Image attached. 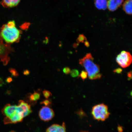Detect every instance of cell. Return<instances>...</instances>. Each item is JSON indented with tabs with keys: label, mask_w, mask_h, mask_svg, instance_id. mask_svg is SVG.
Masks as SVG:
<instances>
[{
	"label": "cell",
	"mask_w": 132,
	"mask_h": 132,
	"mask_svg": "<svg viewBox=\"0 0 132 132\" xmlns=\"http://www.w3.org/2000/svg\"><path fill=\"white\" fill-rule=\"evenodd\" d=\"M79 63L85 68L90 80H96L101 78L102 75L100 73V66L94 62L91 54L87 53L85 57L79 59Z\"/></svg>",
	"instance_id": "6da1fadb"
},
{
	"label": "cell",
	"mask_w": 132,
	"mask_h": 132,
	"mask_svg": "<svg viewBox=\"0 0 132 132\" xmlns=\"http://www.w3.org/2000/svg\"><path fill=\"white\" fill-rule=\"evenodd\" d=\"M22 31L15 27L10 28L6 24L4 25L1 28L0 36L7 43L19 42L21 38Z\"/></svg>",
	"instance_id": "7a4b0ae2"
},
{
	"label": "cell",
	"mask_w": 132,
	"mask_h": 132,
	"mask_svg": "<svg viewBox=\"0 0 132 132\" xmlns=\"http://www.w3.org/2000/svg\"><path fill=\"white\" fill-rule=\"evenodd\" d=\"M92 113L95 120L102 121L107 119L110 114L108 107L103 104H99L94 106Z\"/></svg>",
	"instance_id": "3957f363"
},
{
	"label": "cell",
	"mask_w": 132,
	"mask_h": 132,
	"mask_svg": "<svg viewBox=\"0 0 132 132\" xmlns=\"http://www.w3.org/2000/svg\"><path fill=\"white\" fill-rule=\"evenodd\" d=\"M132 59L131 55L129 52L123 51L117 56L116 60L119 65L124 68L131 65Z\"/></svg>",
	"instance_id": "277c9868"
},
{
	"label": "cell",
	"mask_w": 132,
	"mask_h": 132,
	"mask_svg": "<svg viewBox=\"0 0 132 132\" xmlns=\"http://www.w3.org/2000/svg\"><path fill=\"white\" fill-rule=\"evenodd\" d=\"M39 115L41 120L44 121H48L52 119L54 117L53 110L48 106L42 107L39 112Z\"/></svg>",
	"instance_id": "5b68a950"
},
{
	"label": "cell",
	"mask_w": 132,
	"mask_h": 132,
	"mask_svg": "<svg viewBox=\"0 0 132 132\" xmlns=\"http://www.w3.org/2000/svg\"><path fill=\"white\" fill-rule=\"evenodd\" d=\"M18 109L24 118L27 116L32 112L30 105L22 100L19 101Z\"/></svg>",
	"instance_id": "8992f818"
},
{
	"label": "cell",
	"mask_w": 132,
	"mask_h": 132,
	"mask_svg": "<svg viewBox=\"0 0 132 132\" xmlns=\"http://www.w3.org/2000/svg\"><path fill=\"white\" fill-rule=\"evenodd\" d=\"M18 111L17 105H12L9 104L5 105L2 110V113L5 116V118H9Z\"/></svg>",
	"instance_id": "52a82bcc"
},
{
	"label": "cell",
	"mask_w": 132,
	"mask_h": 132,
	"mask_svg": "<svg viewBox=\"0 0 132 132\" xmlns=\"http://www.w3.org/2000/svg\"><path fill=\"white\" fill-rule=\"evenodd\" d=\"M123 1L124 0H108L107 7L110 11H115L121 5Z\"/></svg>",
	"instance_id": "ba28073f"
},
{
	"label": "cell",
	"mask_w": 132,
	"mask_h": 132,
	"mask_svg": "<svg viewBox=\"0 0 132 132\" xmlns=\"http://www.w3.org/2000/svg\"><path fill=\"white\" fill-rule=\"evenodd\" d=\"M46 132H66L65 123L63 122L62 125H53L47 129Z\"/></svg>",
	"instance_id": "9c48e42d"
},
{
	"label": "cell",
	"mask_w": 132,
	"mask_h": 132,
	"mask_svg": "<svg viewBox=\"0 0 132 132\" xmlns=\"http://www.w3.org/2000/svg\"><path fill=\"white\" fill-rule=\"evenodd\" d=\"M132 0H126L123 5L124 11L127 14L131 15L132 14Z\"/></svg>",
	"instance_id": "30bf717a"
},
{
	"label": "cell",
	"mask_w": 132,
	"mask_h": 132,
	"mask_svg": "<svg viewBox=\"0 0 132 132\" xmlns=\"http://www.w3.org/2000/svg\"><path fill=\"white\" fill-rule=\"evenodd\" d=\"M95 7L98 10H105L107 8V0H95Z\"/></svg>",
	"instance_id": "8fae6325"
},
{
	"label": "cell",
	"mask_w": 132,
	"mask_h": 132,
	"mask_svg": "<svg viewBox=\"0 0 132 132\" xmlns=\"http://www.w3.org/2000/svg\"><path fill=\"white\" fill-rule=\"evenodd\" d=\"M2 4L4 7H12L14 6V0H2Z\"/></svg>",
	"instance_id": "7c38bea8"
},
{
	"label": "cell",
	"mask_w": 132,
	"mask_h": 132,
	"mask_svg": "<svg viewBox=\"0 0 132 132\" xmlns=\"http://www.w3.org/2000/svg\"><path fill=\"white\" fill-rule=\"evenodd\" d=\"M86 40H87V38L85 36L84 34H81L79 35L76 41L77 44H79L80 43H84L85 41Z\"/></svg>",
	"instance_id": "4fadbf2b"
},
{
	"label": "cell",
	"mask_w": 132,
	"mask_h": 132,
	"mask_svg": "<svg viewBox=\"0 0 132 132\" xmlns=\"http://www.w3.org/2000/svg\"><path fill=\"white\" fill-rule=\"evenodd\" d=\"M9 71L12 76L17 77L19 76V74L15 69L13 68H10Z\"/></svg>",
	"instance_id": "5bb4252c"
},
{
	"label": "cell",
	"mask_w": 132,
	"mask_h": 132,
	"mask_svg": "<svg viewBox=\"0 0 132 132\" xmlns=\"http://www.w3.org/2000/svg\"><path fill=\"white\" fill-rule=\"evenodd\" d=\"M30 23L25 22L20 26V28L24 30H27L28 29L29 26L30 25Z\"/></svg>",
	"instance_id": "9a60e30c"
},
{
	"label": "cell",
	"mask_w": 132,
	"mask_h": 132,
	"mask_svg": "<svg viewBox=\"0 0 132 132\" xmlns=\"http://www.w3.org/2000/svg\"><path fill=\"white\" fill-rule=\"evenodd\" d=\"M70 73L71 77L74 78L78 77L79 75V71L76 69H74L71 71Z\"/></svg>",
	"instance_id": "2e32d148"
},
{
	"label": "cell",
	"mask_w": 132,
	"mask_h": 132,
	"mask_svg": "<svg viewBox=\"0 0 132 132\" xmlns=\"http://www.w3.org/2000/svg\"><path fill=\"white\" fill-rule=\"evenodd\" d=\"M43 94L44 97L46 99H48L52 95V93L49 90H46L43 91Z\"/></svg>",
	"instance_id": "e0dca14e"
},
{
	"label": "cell",
	"mask_w": 132,
	"mask_h": 132,
	"mask_svg": "<svg viewBox=\"0 0 132 132\" xmlns=\"http://www.w3.org/2000/svg\"><path fill=\"white\" fill-rule=\"evenodd\" d=\"M87 75L88 74L86 71H82L80 75H79L78 77H80L82 80H84L87 78Z\"/></svg>",
	"instance_id": "ac0fdd59"
},
{
	"label": "cell",
	"mask_w": 132,
	"mask_h": 132,
	"mask_svg": "<svg viewBox=\"0 0 132 132\" xmlns=\"http://www.w3.org/2000/svg\"><path fill=\"white\" fill-rule=\"evenodd\" d=\"M40 103L46 106L49 107L52 105V102L48 99H46L41 102Z\"/></svg>",
	"instance_id": "d6986e66"
},
{
	"label": "cell",
	"mask_w": 132,
	"mask_h": 132,
	"mask_svg": "<svg viewBox=\"0 0 132 132\" xmlns=\"http://www.w3.org/2000/svg\"><path fill=\"white\" fill-rule=\"evenodd\" d=\"M7 27L10 28H12L15 26V22L14 21H8L6 24Z\"/></svg>",
	"instance_id": "ffe728a7"
},
{
	"label": "cell",
	"mask_w": 132,
	"mask_h": 132,
	"mask_svg": "<svg viewBox=\"0 0 132 132\" xmlns=\"http://www.w3.org/2000/svg\"><path fill=\"white\" fill-rule=\"evenodd\" d=\"M32 95L36 102L40 98V95L39 92L34 91V93L32 94Z\"/></svg>",
	"instance_id": "44dd1931"
},
{
	"label": "cell",
	"mask_w": 132,
	"mask_h": 132,
	"mask_svg": "<svg viewBox=\"0 0 132 132\" xmlns=\"http://www.w3.org/2000/svg\"><path fill=\"white\" fill-rule=\"evenodd\" d=\"M71 71L70 68L68 67H65L63 69V72L64 73L67 75L70 73Z\"/></svg>",
	"instance_id": "7402d4cb"
},
{
	"label": "cell",
	"mask_w": 132,
	"mask_h": 132,
	"mask_svg": "<svg viewBox=\"0 0 132 132\" xmlns=\"http://www.w3.org/2000/svg\"><path fill=\"white\" fill-rule=\"evenodd\" d=\"M122 69L118 68L115 69V70L113 71V72L115 73L120 74L122 73Z\"/></svg>",
	"instance_id": "603a6c76"
},
{
	"label": "cell",
	"mask_w": 132,
	"mask_h": 132,
	"mask_svg": "<svg viewBox=\"0 0 132 132\" xmlns=\"http://www.w3.org/2000/svg\"><path fill=\"white\" fill-rule=\"evenodd\" d=\"M30 73V71L28 70H25L23 71V74L25 76H28Z\"/></svg>",
	"instance_id": "cb8c5ba5"
},
{
	"label": "cell",
	"mask_w": 132,
	"mask_h": 132,
	"mask_svg": "<svg viewBox=\"0 0 132 132\" xmlns=\"http://www.w3.org/2000/svg\"><path fill=\"white\" fill-rule=\"evenodd\" d=\"M13 81V79L12 77H8L6 79V81L7 83H10L11 82H12Z\"/></svg>",
	"instance_id": "d4e9b609"
},
{
	"label": "cell",
	"mask_w": 132,
	"mask_h": 132,
	"mask_svg": "<svg viewBox=\"0 0 132 132\" xmlns=\"http://www.w3.org/2000/svg\"><path fill=\"white\" fill-rule=\"evenodd\" d=\"M127 76L128 80H130L132 78V71H131L128 72L127 73Z\"/></svg>",
	"instance_id": "484cf974"
},
{
	"label": "cell",
	"mask_w": 132,
	"mask_h": 132,
	"mask_svg": "<svg viewBox=\"0 0 132 132\" xmlns=\"http://www.w3.org/2000/svg\"><path fill=\"white\" fill-rule=\"evenodd\" d=\"M84 44L86 47H88L90 46V44L88 42V41H87V40H86L84 42Z\"/></svg>",
	"instance_id": "4316f807"
},
{
	"label": "cell",
	"mask_w": 132,
	"mask_h": 132,
	"mask_svg": "<svg viewBox=\"0 0 132 132\" xmlns=\"http://www.w3.org/2000/svg\"><path fill=\"white\" fill-rule=\"evenodd\" d=\"M49 42V39L47 37H46L45 38V40H44V41L43 42L44 44H47Z\"/></svg>",
	"instance_id": "83f0119b"
},
{
	"label": "cell",
	"mask_w": 132,
	"mask_h": 132,
	"mask_svg": "<svg viewBox=\"0 0 132 132\" xmlns=\"http://www.w3.org/2000/svg\"><path fill=\"white\" fill-rule=\"evenodd\" d=\"M79 45V44H78L74 43L73 45V47L74 48H76L78 47Z\"/></svg>",
	"instance_id": "f1b7e54d"
},
{
	"label": "cell",
	"mask_w": 132,
	"mask_h": 132,
	"mask_svg": "<svg viewBox=\"0 0 132 132\" xmlns=\"http://www.w3.org/2000/svg\"></svg>",
	"instance_id": "f546056e"
}]
</instances>
